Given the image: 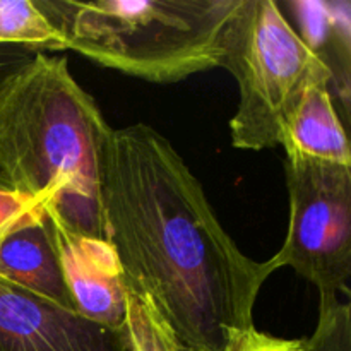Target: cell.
I'll return each instance as SVG.
<instances>
[{
	"label": "cell",
	"instance_id": "obj_5",
	"mask_svg": "<svg viewBox=\"0 0 351 351\" xmlns=\"http://www.w3.org/2000/svg\"><path fill=\"white\" fill-rule=\"evenodd\" d=\"M290 221L281 249L267 263L291 267L319 297L348 295L351 276V167L287 156Z\"/></svg>",
	"mask_w": 351,
	"mask_h": 351
},
{
	"label": "cell",
	"instance_id": "obj_12",
	"mask_svg": "<svg viewBox=\"0 0 351 351\" xmlns=\"http://www.w3.org/2000/svg\"><path fill=\"white\" fill-rule=\"evenodd\" d=\"M302 351H351V308L339 297H319L317 326Z\"/></svg>",
	"mask_w": 351,
	"mask_h": 351
},
{
	"label": "cell",
	"instance_id": "obj_7",
	"mask_svg": "<svg viewBox=\"0 0 351 351\" xmlns=\"http://www.w3.org/2000/svg\"><path fill=\"white\" fill-rule=\"evenodd\" d=\"M55 237L65 287L77 314L95 324L125 331L129 288L112 243L72 233L58 223Z\"/></svg>",
	"mask_w": 351,
	"mask_h": 351
},
{
	"label": "cell",
	"instance_id": "obj_9",
	"mask_svg": "<svg viewBox=\"0 0 351 351\" xmlns=\"http://www.w3.org/2000/svg\"><path fill=\"white\" fill-rule=\"evenodd\" d=\"M280 146L287 156L350 165L351 151L345 123L339 117L331 93V81H315L307 86L291 112Z\"/></svg>",
	"mask_w": 351,
	"mask_h": 351
},
{
	"label": "cell",
	"instance_id": "obj_4",
	"mask_svg": "<svg viewBox=\"0 0 351 351\" xmlns=\"http://www.w3.org/2000/svg\"><path fill=\"white\" fill-rule=\"evenodd\" d=\"M221 67L235 77L239 106L232 144L263 151L281 144L285 125L308 84L332 82L328 65L305 43L274 0H240L223 40Z\"/></svg>",
	"mask_w": 351,
	"mask_h": 351
},
{
	"label": "cell",
	"instance_id": "obj_2",
	"mask_svg": "<svg viewBox=\"0 0 351 351\" xmlns=\"http://www.w3.org/2000/svg\"><path fill=\"white\" fill-rule=\"evenodd\" d=\"M110 132L67 58L40 51L0 93V175L65 230L105 239L99 175Z\"/></svg>",
	"mask_w": 351,
	"mask_h": 351
},
{
	"label": "cell",
	"instance_id": "obj_14",
	"mask_svg": "<svg viewBox=\"0 0 351 351\" xmlns=\"http://www.w3.org/2000/svg\"><path fill=\"white\" fill-rule=\"evenodd\" d=\"M40 51L16 45H0V93Z\"/></svg>",
	"mask_w": 351,
	"mask_h": 351
},
{
	"label": "cell",
	"instance_id": "obj_10",
	"mask_svg": "<svg viewBox=\"0 0 351 351\" xmlns=\"http://www.w3.org/2000/svg\"><path fill=\"white\" fill-rule=\"evenodd\" d=\"M0 45L36 51H64L62 34L33 0H0Z\"/></svg>",
	"mask_w": 351,
	"mask_h": 351
},
{
	"label": "cell",
	"instance_id": "obj_16",
	"mask_svg": "<svg viewBox=\"0 0 351 351\" xmlns=\"http://www.w3.org/2000/svg\"><path fill=\"white\" fill-rule=\"evenodd\" d=\"M0 191H10L9 184H7L5 178H3L2 175H0ZM10 192H12V191H10Z\"/></svg>",
	"mask_w": 351,
	"mask_h": 351
},
{
	"label": "cell",
	"instance_id": "obj_8",
	"mask_svg": "<svg viewBox=\"0 0 351 351\" xmlns=\"http://www.w3.org/2000/svg\"><path fill=\"white\" fill-rule=\"evenodd\" d=\"M0 280L77 312L65 287L55 223L45 202H26L0 225Z\"/></svg>",
	"mask_w": 351,
	"mask_h": 351
},
{
	"label": "cell",
	"instance_id": "obj_6",
	"mask_svg": "<svg viewBox=\"0 0 351 351\" xmlns=\"http://www.w3.org/2000/svg\"><path fill=\"white\" fill-rule=\"evenodd\" d=\"M0 351H129L125 331L0 280Z\"/></svg>",
	"mask_w": 351,
	"mask_h": 351
},
{
	"label": "cell",
	"instance_id": "obj_11",
	"mask_svg": "<svg viewBox=\"0 0 351 351\" xmlns=\"http://www.w3.org/2000/svg\"><path fill=\"white\" fill-rule=\"evenodd\" d=\"M125 335L129 351H195L171 331L147 295L130 290Z\"/></svg>",
	"mask_w": 351,
	"mask_h": 351
},
{
	"label": "cell",
	"instance_id": "obj_1",
	"mask_svg": "<svg viewBox=\"0 0 351 351\" xmlns=\"http://www.w3.org/2000/svg\"><path fill=\"white\" fill-rule=\"evenodd\" d=\"M99 202L127 288L147 295L185 345L226 351L256 328L254 308L274 269L239 249L163 134L146 123L112 129Z\"/></svg>",
	"mask_w": 351,
	"mask_h": 351
},
{
	"label": "cell",
	"instance_id": "obj_13",
	"mask_svg": "<svg viewBox=\"0 0 351 351\" xmlns=\"http://www.w3.org/2000/svg\"><path fill=\"white\" fill-rule=\"evenodd\" d=\"M304 339H287L278 336L266 335L257 331L256 328L249 329L239 338L233 339L226 351H302Z\"/></svg>",
	"mask_w": 351,
	"mask_h": 351
},
{
	"label": "cell",
	"instance_id": "obj_3",
	"mask_svg": "<svg viewBox=\"0 0 351 351\" xmlns=\"http://www.w3.org/2000/svg\"><path fill=\"white\" fill-rule=\"evenodd\" d=\"M65 50L125 75L171 84L221 67L240 0H34Z\"/></svg>",
	"mask_w": 351,
	"mask_h": 351
},
{
	"label": "cell",
	"instance_id": "obj_15",
	"mask_svg": "<svg viewBox=\"0 0 351 351\" xmlns=\"http://www.w3.org/2000/svg\"><path fill=\"white\" fill-rule=\"evenodd\" d=\"M29 201L31 199L21 197V195L14 194V192L10 191H0V225H2L7 218L16 215V213Z\"/></svg>",
	"mask_w": 351,
	"mask_h": 351
}]
</instances>
